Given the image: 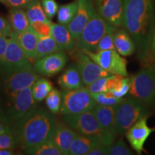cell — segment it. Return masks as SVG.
<instances>
[{
  "instance_id": "13",
  "label": "cell",
  "mask_w": 155,
  "mask_h": 155,
  "mask_svg": "<svg viewBox=\"0 0 155 155\" xmlns=\"http://www.w3.org/2000/svg\"><path fill=\"white\" fill-rule=\"evenodd\" d=\"M77 2L78 7L76 15L73 20L67 25L76 41L79 39L83 28L96 12L93 0H77Z\"/></svg>"
},
{
  "instance_id": "44",
  "label": "cell",
  "mask_w": 155,
  "mask_h": 155,
  "mask_svg": "<svg viewBox=\"0 0 155 155\" xmlns=\"http://www.w3.org/2000/svg\"><path fill=\"white\" fill-rule=\"evenodd\" d=\"M12 131L9 129V127L7 125L4 124L0 122V135L2 134L6 133H11Z\"/></svg>"
},
{
  "instance_id": "45",
  "label": "cell",
  "mask_w": 155,
  "mask_h": 155,
  "mask_svg": "<svg viewBox=\"0 0 155 155\" xmlns=\"http://www.w3.org/2000/svg\"><path fill=\"white\" fill-rule=\"evenodd\" d=\"M12 150H7V149H0V155H12L13 154Z\"/></svg>"
},
{
  "instance_id": "30",
  "label": "cell",
  "mask_w": 155,
  "mask_h": 155,
  "mask_svg": "<svg viewBox=\"0 0 155 155\" xmlns=\"http://www.w3.org/2000/svg\"><path fill=\"white\" fill-rule=\"evenodd\" d=\"M26 154L32 155H62L61 150L58 148L55 143L50 140L45 141L33 148L24 150Z\"/></svg>"
},
{
  "instance_id": "46",
  "label": "cell",
  "mask_w": 155,
  "mask_h": 155,
  "mask_svg": "<svg viewBox=\"0 0 155 155\" xmlns=\"http://www.w3.org/2000/svg\"><path fill=\"white\" fill-rule=\"evenodd\" d=\"M0 2H2V3L5 4V0H0Z\"/></svg>"
},
{
  "instance_id": "9",
  "label": "cell",
  "mask_w": 155,
  "mask_h": 155,
  "mask_svg": "<svg viewBox=\"0 0 155 155\" xmlns=\"http://www.w3.org/2000/svg\"><path fill=\"white\" fill-rule=\"evenodd\" d=\"M32 68L31 62L17 44L12 36H9L7 41L2 71L11 75L22 70Z\"/></svg>"
},
{
  "instance_id": "39",
  "label": "cell",
  "mask_w": 155,
  "mask_h": 155,
  "mask_svg": "<svg viewBox=\"0 0 155 155\" xmlns=\"http://www.w3.org/2000/svg\"><path fill=\"white\" fill-rule=\"evenodd\" d=\"M12 32L9 21L3 17L0 16V35L9 38Z\"/></svg>"
},
{
  "instance_id": "8",
  "label": "cell",
  "mask_w": 155,
  "mask_h": 155,
  "mask_svg": "<svg viewBox=\"0 0 155 155\" xmlns=\"http://www.w3.org/2000/svg\"><path fill=\"white\" fill-rule=\"evenodd\" d=\"M97 65L113 75L127 76V61L116 50L90 51L81 50Z\"/></svg>"
},
{
  "instance_id": "36",
  "label": "cell",
  "mask_w": 155,
  "mask_h": 155,
  "mask_svg": "<svg viewBox=\"0 0 155 155\" xmlns=\"http://www.w3.org/2000/svg\"><path fill=\"white\" fill-rule=\"evenodd\" d=\"M52 22H44L36 21L30 23L31 28L40 37L51 35Z\"/></svg>"
},
{
  "instance_id": "1",
  "label": "cell",
  "mask_w": 155,
  "mask_h": 155,
  "mask_svg": "<svg viewBox=\"0 0 155 155\" xmlns=\"http://www.w3.org/2000/svg\"><path fill=\"white\" fill-rule=\"evenodd\" d=\"M122 26L130 34L136 44L137 58L146 63L155 27L153 0H122Z\"/></svg>"
},
{
  "instance_id": "37",
  "label": "cell",
  "mask_w": 155,
  "mask_h": 155,
  "mask_svg": "<svg viewBox=\"0 0 155 155\" xmlns=\"http://www.w3.org/2000/svg\"><path fill=\"white\" fill-rule=\"evenodd\" d=\"M42 7L46 16L52 19L58 13V5L55 0H42Z\"/></svg>"
},
{
  "instance_id": "26",
  "label": "cell",
  "mask_w": 155,
  "mask_h": 155,
  "mask_svg": "<svg viewBox=\"0 0 155 155\" xmlns=\"http://www.w3.org/2000/svg\"><path fill=\"white\" fill-rule=\"evenodd\" d=\"M60 50H61L58 47V44L56 43L55 40L52 35L40 37L37 45L36 55L34 61H38L39 59L45 56L56 53Z\"/></svg>"
},
{
  "instance_id": "24",
  "label": "cell",
  "mask_w": 155,
  "mask_h": 155,
  "mask_svg": "<svg viewBox=\"0 0 155 155\" xmlns=\"http://www.w3.org/2000/svg\"><path fill=\"white\" fill-rule=\"evenodd\" d=\"M8 21L13 32H22L31 28L26 12L20 8H12L9 10Z\"/></svg>"
},
{
  "instance_id": "4",
  "label": "cell",
  "mask_w": 155,
  "mask_h": 155,
  "mask_svg": "<svg viewBox=\"0 0 155 155\" xmlns=\"http://www.w3.org/2000/svg\"><path fill=\"white\" fill-rule=\"evenodd\" d=\"M129 96L148 106H155V63H148L129 77Z\"/></svg>"
},
{
  "instance_id": "22",
  "label": "cell",
  "mask_w": 155,
  "mask_h": 155,
  "mask_svg": "<svg viewBox=\"0 0 155 155\" xmlns=\"http://www.w3.org/2000/svg\"><path fill=\"white\" fill-rule=\"evenodd\" d=\"M114 42L116 50L121 56H130L136 51L134 40L124 28L116 30Z\"/></svg>"
},
{
  "instance_id": "20",
  "label": "cell",
  "mask_w": 155,
  "mask_h": 155,
  "mask_svg": "<svg viewBox=\"0 0 155 155\" xmlns=\"http://www.w3.org/2000/svg\"><path fill=\"white\" fill-rule=\"evenodd\" d=\"M116 106L96 104L91 110L101 127L115 135H116L115 129Z\"/></svg>"
},
{
  "instance_id": "14",
  "label": "cell",
  "mask_w": 155,
  "mask_h": 155,
  "mask_svg": "<svg viewBox=\"0 0 155 155\" xmlns=\"http://www.w3.org/2000/svg\"><path fill=\"white\" fill-rule=\"evenodd\" d=\"M13 104L8 111V121L12 123L18 121L35 107V101L32 94V86L23 89L15 97Z\"/></svg>"
},
{
  "instance_id": "23",
  "label": "cell",
  "mask_w": 155,
  "mask_h": 155,
  "mask_svg": "<svg viewBox=\"0 0 155 155\" xmlns=\"http://www.w3.org/2000/svg\"><path fill=\"white\" fill-rule=\"evenodd\" d=\"M58 84L65 91L83 87L81 74L76 65H71L58 78Z\"/></svg>"
},
{
  "instance_id": "16",
  "label": "cell",
  "mask_w": 155,
  "mask_h": 155,
  "mask_svg": "<svg viewBox=\"0 0 155 155\" xmlns=\"http://www.w3.org/2000/svg\"><path fill=\"white\" fill-rule=\"evenodd\" d=\"M98 13L116 28L122 26V0H93Z\"/></svg>"
},
{
  "instance_id": "32",
  "label": "cell",
  "mask_w": 155,
  "mask_h": 155,
  "mask_svg": "<svg viewBox=\"0 0 155 155\" xmlns=\"http://www.w3.org/2000/svg\"><path fill=\"white\" fill-rule=\"evenodd\" d=\"M93 98L96 101L97 104L104 106H116L123 101L124 98H117L109 91L91 94Z\"/></svg>"
},
{
  "instance_id": "42",
  "label": "cell",
  "mask_w": 155,
  "mask_h": 155,
  "mask_svg": "<svg viewBox=\"0 0 155 155\" xmlns=\"http://www.w3.org/2000/svg\"><path fill=\"white\" fill-rule=\"evenodd\" d=\"M30 0H5V5L12 8H21L25 7Z\"/></svg>"
},
{
  "instance_id": "18",
  "label": "cell",
  "mask_w": 155,
  "mask_h": 155,
  "mask_svg": "<svg viewBox=\"0 0 155 155\" xmlns=\"http://www.w3.org/2000/svg\"><path fill=\"white\" fill-rule=\"evenodd\" d=\"M10 35L16 40L29 61L30 62L34 61L40 36L32 30V28L19 33L12 31Z\"/></svg>"
},
{
  "instance_id": "3",
  "label": "cell",
  "mask_w": 155,
  "mask_h": 155,
  "mask_svg": "<svg viewBox=\"0 0 155 155\" xmlns=\"http://www.w3.org/2000/svg\"><path fill=\"white\" fill-rule=\"evenodd\" d=\"M62 121L80 134L96 137L104 144L111 145L116 135L101 127L92 111L75 114H65Z\"/></svg>"
},
{
  "instance_id": "19",
  "label": "cell",
  "mask_w": 155,
  "mask_h": 155,
  "mask_svg": "<svg viewBox=\"0 0 155 155\" xmlns=\"http://www.w3.org/2000/svg\"><path fill=\"white\" fill-rule=\"evenodd\" d=\"M51 28V35L55 40L60 50L71 52L76 48L77 41L71 33L67 25L52 22Z\"/></svg>"
},
{
  "instance_id": "41",
  "label": "cell",
  "mask_w": 155,
  "mask_h": 155,
  "mask_svg": "<svg viewBox=\"0 0 155 155\" xmlns=\"http://www.w3.org/2000/svg\"><path fill=\"white\" fill-rule=\"evenodd\" d=\"M7 41H8V38L0 35V70L2 71L4 59L7 49Z\"/></svg>"
},
{
  "instance_id": "15",
  "label": "cell",
  "mask_w": 155,
  "mask_h": 155,
  "mask_svg": "<svg viewBox=\"0 0 155 155\" xmlns=\"http://www.w3.org/2000/svg\"><path fill=\"white\" fill-rule=\"evenodd\" d=\"M67 61L66 54L60 50L35 61L33 69L40 74L51 76L61 72L66 65Z\"/></svg>"
},
{
  "instance_id": "43",
  "label": "cell",
  "mask_w": 155,
  "mask_h": 155,
  "mask_svg": "<svg viewBox=\"0 0 155 155\" xmlns=\"http://www.w3.org/2000/svg\"><path fill=\"white\" fill-rule=\"evenodd\" d=\"M147 63H155V27L154 30V35H153L152 41L151 43L150 53H149L148 58H147Z\"/></svg>"
},
{
  "instance_id": "10",
  "label": "cell",
  "mask_w": 155,
  "mask_h": 155,
  "mask_svg": "<svg viewBox=\"0 0 155 155\" xmlns=\"http://www.w3.org/2000/svg\"><path fill=\"white\" fill-rule=\"evenodd\" d=\"M76 66L80 73L83 85L87 87L101 77L111 75L92 61L86 53L78 50L75 53Z\"/></svg>"
},
{
  "instance_id": "11",
  "label": "cell",
  "mask_w": 155,
  "mask_h": 155,
  "mask_svg": "<svg viewBox=\"0 0 155 155\" xmlns=\"http://www.w3.org/2000/svg\"><path fill=\"white\" fill-rule=\"evenodd\" d=\"M38 78L33 68L17 71L5 81V91L7 96L13 98L23 89L32 86Z\"/></svg>"
},
{
  "instance_id": "28",
  "label": "cell",
  "mask_w": 155,
  "mask_h": 155,
  "mask_svg": "<svg viewBox=\"0 0 155 155\" xmlns=\"http://www.w3.org/2000/svg\"><path fill=\"white\" fill-rule=\"evenodd\" d=\"M52 83L45 78H38L32 86V94L35 102L45 99L53 89Z\"/></svg>"
},
{
  "instance_id": "25",
  "label": "cell",
  "mask_w": 155,
  "mask_h": 155,
  "mask_svg": "<svg viewBox=\"0 0 155 155\" xmlns=\"http://www.w3.org/2000/svg\"><path fill=\"white\" fill-rule=\"evenodd\" d=\"M121 77L122 75L113 74L105 77H101L93 82L86 88L91 94L109 91Z\"/></svg>"
},
{
  "instance_id": "47",
  "label": "cell",
  "mask_w": 155,
  "mask_h": 155,
  "mask_svg": "<svg viewBox=\"0 0 155 155\" xmlns=\"http://www.w3.org/2000/svg\"><path fill=\"white\" fill-rule=\"evenodd\" d=\"M0 119H1V114H0Z\"/></svg>"
},
{
  "instance_id": "35",
  "label": "cell",
  "mask_w": 155,
  "mask_h": 155,
  "mask_svg": "<svg viewBox=\"0 0 155 155\" xmlns=\"http://www.w3.org/2000/svg\"><path fill=\"white\" fill-rule=\"evenodd\" d=\"M116 30L111 31L106 34L103 38L101 39L100 41L97 44L95 51H99V50H116L114 46V34Z\"/></svg>"
},
{
  "instance_id": "7",
  "label": "cell",
  "mask_w": 155,
  "mask_h": 155,
  "mask_svg": "<svg viewBox=\"0 0 155 155\" xmlns=\"http://www.w3.org/2000/svg\"><path fill=\"white\" fill-rule=\"evenodd\" d=\"M97 103L86 86L62 93V105L60 113L75 114L91 111Z\"/></svg>"
},
{
  "instance_id": "27",
  "label": "cell",
  "mask_w": 155,
  "mask_h": 155,
  "mask_svg": "<svg viewBox=\"0 0 155 155\" xmlns=\"http://www.w3.org/2000/svg\"><path fill=\"white\" fill-rule=\"evenodd\" d=\"M26 14L30 23L40 21L44 22H51L45 14L41 3L39 0H30L25 7Z\"/></svg>"
},
{
  "instance_id": "29",
  "label": "cell",
  "mask_w": 155,
  "mask_h": 155,
  "mask_svg": "<svg viewBox=\"0 0 155 155\" xmlns=\"http://www.w3.org/2000/svg\"><path fill=\"white\" fill-rule=\"evenodd\" d=\"M77 0L67 5H61L58 11V20L61 25H68L74 18L78 10Z\"/></svg>"
},
{
  "instance_id": "17",
  "label": "cell",
  "mask_w": 155,
  "mask_h": 155,
  "mask_svg": "<svg viewBox=\"0 0 155 155\" xmlns=\"http://www.w3.org/2000/svg\"><path fill=\"white\" fill-rule=\"evenodd\" d=\"M74 129L62 121H57L51 140L63 155H68L73 139L78 135Z\"/></svg>"
},
{
  "instance_id": "2",
  "label": "cell",
  "mask_w": 155,
  "mask_h": 155,
  "mask_svg": "<svg viewBox=\"0 0 155 155\" xmlns=\"http://www.w3.org/2000/svg\"><path fill=\"white\" fill-rule=\"evenodd\" d=\"M57 121L54 114L44 108L34 107L15 122L13 135L22 150L33 148L52 139Z\"/></svg>"
},
{
  "instance_id": "40",
  "label": "cell",
  "mask_w": 155,
  "mask_h": 155,
  "mask_svg": "<svg viewBox=\"0 0 155 155\" xmlns=\"http://www.w3.org/2000/svg\"><path fill=\"white\" fill-rule=\"evenodd\" d=\"M111 145L99 144L89 152L87 155H109Z\"/></svg>"
},
{
  "instance_id": "38",
  "label": "cell",
  "mask_w": 155,
  "mask_h": 155,
  "mask_svg": "<svg viewBox=\"0 0 155 155\" xmlns=\"http://www.w3.org/2000/svg\"><path fill=\"white\" fill-rule=\"evenodd\" d=\"M15 145L16 141L12 132L2 134L0 135V149L13 150Z\"/></svg>"
},
{
  "instance_id": "34",
  "label": "cell",
  "mask_w": 155,
  "mask_h": 155,
  "mask_svg": "<svg viewBox=\"0 0 155 155\" xmlns=\"http://www.w3.org/2000/svg\"><path fill=\"white\" fill-rule=\"evenodd\" d=\"M134 152L128 147L123 138H120L114 141L110 146L109 155H132Z\"/></svg>"
},
{
  "instance_id": "6",
  "label": "cell",
  "mask_w": 155,
  "mask_h": 155,
  "mask_svg": "<svg viewBox=\"0 0 155 155\" xmlns=\"http://www.w3.org/2000/svg\"><path fill=\"white\" fill-rule=\"evenodd\" d=\"M117 28L109 23L99 13L96 12L83 28L77 41L78 50L95 51L97 44L103 37Z\"/></svg>"
},
{
  "instance_id": "12",
  "label": "cell",
  "mask_w": 155,
  "mask_h": 155,
  "mask_svg": "<svg viewBox=\"0 0 155 155\" xmlns=\"http://www.w3.org/2000/svg\"><path fill=\"white\" fill-rule=\"evenodd\" d=\"M148 118L149 116H145L139 120L125 134L131 148L138 154H142L147 140L151 134L155 131V127H150L147 124Z\"/></svg>"
},
{
  "instance_id": "31",
  "label": "cell",
  "mask_w": 155,
  "mask_h": 155,
  "mask_svg": "<svg viewBox=\"0 0 155 155\" xmlns=\"http://www.w3.org/2000/svg\"><path fill=\"white\" fill-rule=\"evenodd\" d=\"M45 99L49 111L54 114L59 113L62 105V93L58 89L53 88Z\"/></svg>"
},
{
  "instance_id": "21",
  "label": "cell",
  "mask_w": 155,
  "mask_h": 155,
  "mask_svg": "<svg viewBox=\"0 0 155 155\" xmlns=\"http://www.w3.org/2000/svg\"><path fill=\"white\" fill-rule=\"evenodd\" d=\"M101 144H103L101 141L96 137L78 134L71 144L69 154L87 155L92 149Z\"/></svg>"
},
{
  "instance_id": "5",
  "label": "cell",
  "mask_w": 155,
  "mask_h": 155,
  "mask_svg": "<svg viewBox=\"0 0 155 155\" xmlns=\"http://www.w3.org/2000/svg\"><path fill=\"white\" fill-rule=\"evenodd\" d=\"M150 112L149 106L137 98L129 96L124 100L116 108V135H125L136 122L145 116H150Z\"/></svg>"
},
{
  "instance_id": "33",
  "label": "cell",
  "mask_w": 155,
  "mask_h": 155,
  "mask_svg": "<svg viewBox=\"0 0 155 155\" xmlns=\"http://www.w3.org/2000/svg\"><path fill=\"white\" fill-rule=\"evenodd\" d=\"M130 89V81L129 78L127 76H122L117 83L114 85V86L109 91L114 96L117 98H123L129 91Z\"/></svg>"
}]
</instances>
